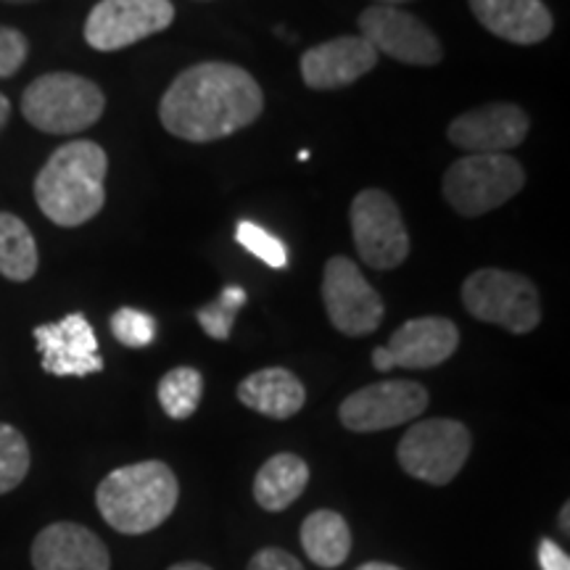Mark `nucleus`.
Segmentation results:
<instances>
[{"mask_svg":"<svg viewBox=\"0 0 570 570\" xmlns=\"http://www.w3.org/2000/svg\"><path fill=\"white\" fill-rule=\"evenodd\" d=\"M360 32L377 56H391L410 67H436L444 59V48L431 27L396 6H370L362 11Z\"/></svg>","mask_w":570,"mask_h":570,"instance_id":"11","label":"nucleus"},{"mask_svg":"<svg viewBox=\"0 0 570 570\" xmlns=\"http://www.w3.org/2000/svg\"><path fill=\"white\" fill-rule=\"evenodd\" d=\"M323 302L327 320L348 338L370 336L386 317V306L377 291L365 281L362 269L346 256L327 259L323 273Z\"/></svg>","mask_w":570,"mask_h":570,"instance_id":"9","label":"nucleus"},{"mask_svg":"<svg viewBox=\"0 0 570 570\" xmlns=\"http://www.w3.org/2000/svg\"><path fill=\"white\" fill-rule=\"evenodd\" d=\"M460 331L446 317H415L399 325L386 352L394 367L431 370L458 352Z\"/></svg>","mask_w":570,"mask_h":570,"instance_id":"17","label":"nucleus"},{"mask_svg":"<svg viewBox=\"0 0 570 570\" xmlns=\"http://www.w3.org/2000/svg\"><path fill=\"white\" fill-rule=\"evenodd\" d=\"M306 483H309V465L298 454L281 452L256 473L254 499L267 512H281L304 494Z\"/></svg>","mask_w":570,"mask_h":570,"instance_id":"20","label":"nucleus"},{"mask_svg":"<svg viewBox=\"0 0 570 570\" xmlns=\"http://www.w3.org/2000/svg\"><path fill=\"white\" fill-rule=\"evenodd\" d=\"M35 570H109L111 558L101 539L80 523H53L32 544Z\"/></svg>","mask_w":570,"mask_h":570,"instance_id":"16","label":"nucleus"},{"mask_svg":"<svg viewBox=\"0 0 570 570\" xmlns=\"http://www.w3.org/2000/svg\"><path fill=\"white\" fill-rule=\"evenodd\" d=\"M109 159L98 142L71 140L53 151L35 180L40 212L59 227L90 223L106 204Z\"/></svg>","mask_w":570,"mask_h":570,"instance_id":"2","label":"nucleus"},{"mask_svg":"<svg viewBox=\"0 0 570 570\" xmlns=\"http://www.w3.org/2000/svg\"><path fill=\"white\" fill-rule=\"evenodd\" d=\"M262 109L265 92L246 69L204 61L175 77L159 104V119L175 138L212 142L254 125Z\"/></svg>","mask_w":570,"mask_h":570,"instance_id":"1","label":"nucleus"},{"mask_svg":"<svg viewBox=\"0 0 570 570\" xmlns=\"http://www.w3.org/2000/svg\"><path fill=\"white\" fill-rule=\"evenodd\" d=\"M106 98L96 82L71 71L35 80L21 96V114L32 127L51 135H75L101 119Z\"/></svg>","mask_w":570,"mask_h":570,"instance_id":"4","label":"nucleus"},{"mask_svg":"<svg viewBox=\"0 0 570 570\" xmlns=\"http://www.w3.org/2000/svg\"><path fill=\"white\" fill-rule=\"evenodd\" d=\"M109 325H111L114 338H117L119 344L127 348L151 346L156 338V331H159L156 317L148 315V312H142V309H135V306H122V309L114 312Z\"/></svg>","mask_w":570,"mask_h":570,"instance_id":"27","label":"nucleus"},{"mask_svg":"<svg viewBox=\"0 0 570 570\" xmlns=\"http://www.w3.org/2000/svg\"><path fill=\"white\" fill-rule=\"evenodd\" d=\"M30 446L13 425L0 423V494H9L27 479Z\"/></svg>","mask_w":570,"mask_h":570,"instance_id":"25","label":"nucleus"},{"mask_svg":"<svg viewBox=\"0 0 570 570\" xmlns=\"http://www.w3.org/2000/svg\"><path fill=\"white\" fill-rule=\"evenodd\" d=\"M356 570H402V568L389 566V562H365V566H360Z\"/></svg>","mask_w":570,"mask_h":570,"instance_id":"34","label":"nucleus"},{"mask_svg":"<svg viewBox=\"0 0 570 570\" xmlns=\"http://www.w3.org/2000/svg\"><path fill=\"white\" fill-rule=\"evenodd\" d=\"M531 119L518 104H487L460 114L449 125V142L468 154H504L529 135Z\"/></svg>","mask_w":570,"mask_h":570,"instance_id":"14","label":"nucleus"},{"mask_svg":"<svg viewBox=\"0 0 570 570\" xmlns=\"http://www.w3.org/2000/svg\"><path fill=\"white\" fill-rule=\"evenodd\" d=\"M468 6L483 30L515 46H537L554 30L544 0H468Z\"/></svg>","mask_w":570,"mask_h":570,"instance_id":"18","label":"nucleus"},{"mask_svg":"<svg viewBox=\"0 0 570 570\" xmlns=\"http://www.w3.org/2000/svg\"><path fill=\"white\" fill-rule=\"evenodd\" d=\"M3 3H32V0H3Z\"/></svg>","mask_w":570,"mask_h":570,"instance_id":"37","label":"nucleus"},{"mask_svg":"<svg viewBox=\"0 0 570 570\" xmlns=\"http://www.w3.org/2000/svg\"><path fill=\"white\" fill-rule=\"evenodd\" d=\"M235 240H238L248 254H254L256 259L265 262L267 267H288V246H285V240L277 238L275 233L265 230V227L248 223V219H240V223L235 225Z\"/></svg>","mask_w":570,"mask_h":570,"instance_id":"26","label":"nucleus"},{"mask_svg":"<svg viewBox=\"0 0 570 570\" xmlns=\"http://www.w3.org/2000/svg\"><path fill=\"white\" fill-rule=\"evenodd\" d=\"M238 402L273 420H288L304 407V383L285 367H265L244 377L238 386Z\"/></svg>","mask_w":570,"mask_h":570,"instance_id":"19","label":"nucleus"},{"mask_svg":"<svg viewBox=\"0 0 570 570\" xmlns=\"http://www.w3.org/2000/svg\"><path fill=\"white\" fill-rule=\"evenodd\" d=\"M246 570H304V566L291 552L269 547V550L256 552Z\"/></svg>","mask_w":570,"mask_h":570,"instance_id":"29","label":"nucleus"},{"mask_svg":"<svg viewBox=\"0 0 570 570\" xmlns=\"http://www.w3.org/2000/svg\"><path fill=\"white\" fill-rule=\"evenodd\" d=\"M473 449V436L460 420L433 417L420 420L404 433L396 446L399 465L412 479L446 487L458 479Z\"/></svg>","mask_w":570,"mask_h":570,"instance_id":"7","label":"nucleus"},{"mask_svg":"<svg viewBox=\"0 0 570 570\" xmlns=\"http://www.w3.org/2000/svg\"><path fill=\"white\" fill-rule=\"evenodd\" d=\"M35 341H38L46 373L59 377H85L104 370L96 331L80 312L67 315L59 323L38 325L35 327Z\"/></svg>","mask_w":570,"mask_h":570,"instance_id":"13","label":"nucleus"},{"mask_svg":"<svg viewBox=\"0 0 570 570\" xmlns=\"http://www.w3.org/2000/svg\"><path fill=\"white\" fill-rule=\"evenodd\" d=\"M428 407V391L415 381H381L341 402V425L354 433H375L410 423Z\"/></svg>","mask_w":570,"mask_h":570,"instance_id":"12","label":"nucleus"},{"mask_svg":"<svg viewBox=\"0 0 570 570\" xmlns=\"http://www.w3.org/2000/svg\"><path fill=\"white\" fill-rule=\"evenodd\" d=\"M30 46L27 38L13 27H0V77H11L27 61Z\"/></svg>","mask_w":570,"mask_h":570,"instance_id":"28","label":"nucleus"},{"mask_svg":"<svg viewBox=\"0 0 570 570\" xmlns=\"http://www.w3.org/2000/svg\"><path fill=\"white\" fill-rule=\"evenodd\" d=\"M373 365L377 373H391L394 370V365H391V356L386 352V346H377L373 352Z\"/></svg>","mask_w":570,"mask_h":570,"instance_id":"31","label":"nucleus"},{"mask_svg":"<svg viewBox=\"0 0 570 570\" xmlns=\"http://www.w3.org/2000/svg\"><path fill=\"white\" fill-rule=\"evenodd\" d=\"M177 499L180 483L173 468L159 460L111 470L96 491V504L106 523L127 537L159 529L175 512Z\"/></svg>","mask_w":570,"mask_h":570,"instance_id":"3","label":"nucleus"},{"mask_svg":"<svg viewBox=\"0 0 570 570\" xmlns=\"http://www.w3.org/2000/svg\"><path fill=\"white\" fill-rule=\"evenodd\" d=\"M377 63V53L362 35H341L302 56V80L312 90H338L354 85Z\"/></svg>","mask_w":570,"mask_h":570,"instance_id":"15","label":"nucleus"},{"mask_svg":"<svg viewBox=\"0 0 570 570\" xmlns=\"http://www.w3.org/2000/svg\"><path fill=\"white\" fill-rule=\"evenodd\" d=\"M402 3H412V0H375V6H402Z\"/></svg>","mask_w":570,"mask_h":570,"instance_id":"35","label":"nucleus"},{"mask_svg":"<svg viewBox=\"0 0 570 570\" xmlns=\"http://www.w3.org/2000/svg\"><path fill=\"white\" fill-rule=\"evenodd\" d=\"M9 117H11V104H9V98L0 92V130H3L6 122H9Z\"/></svg>","mask_w":570,"mask_h":570,"instance_id":"32","label":"nucleus"},{"mask_svg":"<svg viewBox=\"0 0 570 570\" xmlns=\"http://www.w3.org/2000/svg\"><path fill=\"white\" fill-rule=\"evenodd\" d=\"M38 273V246L30 227L9 212H0V275L24 283Z\"/></svg>","mask_w":570,"mask_h":570,"instance_id":"22","label":"nucleus"},{"mask_svg":"<svg viewBox=\"0 0 570 570\" xmlns=\"http://www.w3.org/2000/svg\"><path fill=\"white\" fill-rule=\"evenodd\" d=\"M159 404L173 420H188L204 396V375L196 367H175L159 381Z\"/></svg>","mask_w":570,"mask_h":570,"instance_id":"23","label":"nucleus"},{"mask_svg":"<svg viewBox=\"0 0 570 570\" xmlns=\"http://www.w3.org/2000/svg\"><path fill=\"white\" fill-rule=\"evenodd\" d=\"M302 547L315 566L338 568L352 552V531L344 515L333 510H317L302 523Z\"/></svg>","mask_w":570,"mask_h":570,"instance_id":"21","label":"nucleus"},{"mask_svg":"<svg viewBox=\"0 0 570 570\" xmlns=\"http://www.w3.org/2000/svg\"><path fill=\"white\" fill-rule=\"evenodd\" d=\"M167 570H212V568L204 566V562H177V566L167 568Z\"/></svg>","mask_w":570,"mask_h":570,"instance_id":"33","label":"nucleus"},{"mask_svg":"<svg viewBox=\"0 0 570 570\" xmlns=\"http://www.w3.org/2000/svg\"><path fill=\"white\" fill-rule=\"evenodd\" d=\"M246 291L240 285H225L214 302L198 306L196 320L204 327V333L214 341H227L233 333V323L238 312L246 306Z\"/></svg>","mask_w":570,"mask_h":570,"instance_id":"24","label":"nucleus"},{"mask_svg":"<svg viewBox=\"0 0 570 570\" xmlns=\"http://www.w3.org/2000/svg\"><path fill=\"white\" fill-rule=\"evenodd\" d=\"M462 304L481 323L525 336L541 323L539 288L525 275L483 267L462 283Z\"/></svg>","mask_w":570,"mask_h":570,"instance_id":"6","label":"nucleus"},{"mask_svg":"<svg viewBox=\"0 0 570 570\" xmlns=\"http://www.w3.org/2000/svg\"><path fill=\"white\" fill-rule=\"evenodd\" d=\"M539 566L541 570H570V558L566 550H560L552 539H541L539 541Z\"/></svg>","mask_w":570,"mask_h":570,"instance_id":"30","label":"nucleus"},{"mask_svg":"<svg viewBox=\"0 0 570 570\" xmlns=\"http://www.w3.org/2000/svg\"><path fill=\"white\" fill-rule=\"evenodd\" d=\"M568 512H570V508L566 504V508H562V531H570V525H568Z\"/></svg>","mask_w":570,"mask_h":570,"instance_id":"36","label":"nucleus"},{"mask_svg":"<svg viewBox=\"0 0 570 570\" xmlns=\"http://www.w3.org/2000/svg\"><path fill=\"white\" fill-rule=\"evenodd\" d=\"M173 21V0H101L85 21V40L101 53L122 51L164 32Z\"/></svg>","mask_w":570,"mask_h":570,"instance_id":"10","label":"nucleus"},{"mask_svg":"<svg viewBox=\"0 0 570 570\" xmlns=\"http://www.w3.org/2000/svg\"><path fill=\"white\" fill-rule=\"evenodd\" d=\"M354 246L373 269H394L410 256V233L399 204L386 190H360L348 209Z\"/></svg>","mask_w":570,"mask_h":570,"instance_id":"8","label":"nucleus"},{"mask_svg":"<svg viewBox=\"0 0 570 570\" xmlns=\"http://www.w3.org/2000/svg\"><path fill=\"white\" fill-rule=\"evenodd\" d=\"M525 185V169L508 154H468L446 169L444 198L462 217H481L515 198Z\"/></svg>","mask_w":570,"mask_h":570,"instance_id":"5","label":"nucleus"}]
</instances>
